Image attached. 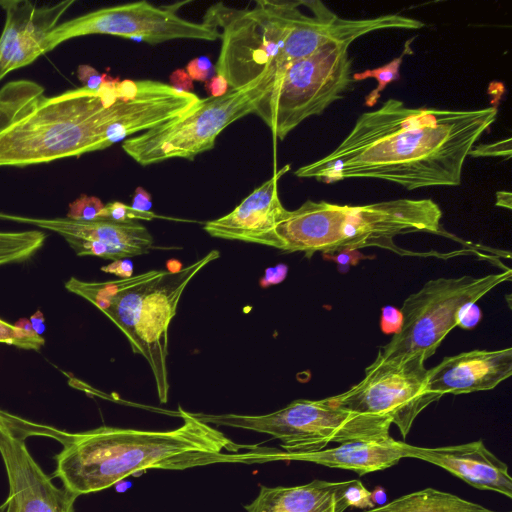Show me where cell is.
I'll use <instances>...</instances> for the list:
<instances>
[{"instance_id":"obj_1","label":"cell","mask_w":512,"mask_h":512,"mask_svg":"<svg viewBox=\"0 0 512 512\" xmlns=\"http://www.w3.org/2000/svg\"><path fill=\"white\" fill-rule=\"evenodd\" d=\"M498 109L411 108L398 99L362 113L329 154L295 176L331 184L350 178L392 182L408 190L457 186L464 162Z\"/></svg>"},{"instance_id":"obj_2","label":"cell","mask_w":512,"mask_h":512,"mask_svg":"<svg viewBox=\"0 0 512 512\" xmlns=\"http://www.w3.org/2000/svg\"><path fill=\"white\" fill-rule=\"evenodd\" d=\"M181 426L165 431L101 426L63 431L53 477L76 496L105 490L147 469L185 470L218 463L249 464L251 451L179 406Z\"/></svg>"},{"instance_id":"obj_3","label":"cell","mask_w":512,"mask_h":512,"mask_svg":"<svg viewBox=\"0 0 512 512\" xmlns=\"http://www.w3.org/2000/svg\"><path fill=\"white\" fill-rule=\"evenodd\" d=\"M118 78L107 74L101 87L69 89L47 96L30 80L0 89V167H26L108 148V129L136 111L143 96L117 99Z\"/></svg>"},{"instance_id":"obj_4","label":"cell","mask_w":512,"mask_h":512,"mask_svg":"<svg viewBox=\"0 0 512 512\" xmlns=\"http://www.w3.org/2000/svg\"><path fill=\"white\" fill-rule=\"evenodd\" d=\"M219 257V251L212 250L177 271L150 270L106 282H86L71 277L65 282L69 292L99 309L125 335L132 351L145 358L162 404L167 403L170 388L167 370L169 326L190 281Z\"/></svg>"},{"instance_id":"obj_5","label":"cell","mask_w":512,"mask_h":512,"mask_svg":"<svg viewBox=\"0 0 512 512\" xmlns=\"http://www.w3.org/2000/svg\"><path fill=\"white\" fill-rule=\"evenodd\" d=\"M442 211L431 199H395L365 205L305 201L287 210L276 232L282 251L333 254L377 246L392 248L393 239L414 232L438 233Z\"/></svg>"},{"instance_id":"obj_6","label":"cell","mask_w":512,"mask_h":512,"mask_svg":"<svg viewBox=\"0 0 512 512\" xmlns=\"http://www.w3.org/2000/svg\"><path fill=\"white\" fill-rule=\"evenodd\" d=\"M301 1L258 0L249 8L216 3L203 21L221 40L215 73L230 89H239L264 77L301 16Z\"/></svg>"},{"instance_id":"obj_7","label":"cell","mask_w":512,"mask_h":512,"mask_svg":"<svg viewBox=\"0 0 512 512\" xmlns=\"http://www.w3.org/2000/svg\"><path fill=\"white\" fill-rule=\"evenodd\" d=\"M199 420L270 435L286 453H307L330 443L381 439L390 436V419L359 414L330 401L297 399L274 412L262 415L193 413Z\"/></svg>"},{"instance_id":"obj_8","label":"cell","mask_w":512,"mask_h":512,"mask_svg":"<svg viewBox=\"0 0 512 512\" xmlns=\"http://www.w3.org/2000/svg\"><path fill=\"white\" fill-rule=\"evenodd\" d=\"M272 84L270 70L257 81L230 89L221 97L200 99L185 114L125 139L122 149L142 166L174 158L192 160L212 149L217 137L229 125L255 113Z\"/></svg>"},{"instance_id":"obj_9","label":"cell","mask_w":512,"mask_h":512,"mask_svg":"<svg viewBox=\"0 0 512 512\" xmlns=\"http://www.w3.org/2000/svg\"><path fill=\"white\" fill-rule=\"evenodd\" d=\"M349 46L331 41L292 63L273 81L255 114L271 130L274 142L342 98L353 82Z\"/></svg>"},{"instance_id":"obj_10","label":"cell","mask_w":512,"mask_h":512,"mask_svg":"<svg viewBox=\"0 0 512 512\" xmlns=\"http://www.w3.org/2000/svg\"><path fill=\"white\" fill-rule=\"evenodd\" d=\"M506 269L481 277H439L426 282L409 295L400 308L403 322L400 331L382 346L376 358L404 360L430 358L449 332L457 327L461 308L476 303L498 285L509 281Z\"/></svg>"},{"instance_id":"obj_11","label":"cell","mask_w":512,"mask_h":512,"mask_svg":"<svg viewBox=\"0 0 512 512\" xmlns=\"http://www.w3.org/2000/svg\"><path fill=\"white\" fill-rule=\"evenodd\" d=\"M185 2L155 6L147 1L100 8L58 23L45 37L42 54L61 43L86 35H112L130 40L159 44L171 40L189 39L215 41L218 31L204 22L182 18L178 10Z\"/></svg>"},{"instance_id":"obj_12","label":"cell","mask_w":512,"mask_h":512,"mask_svg":"<svg viewBox=\"0 0 512 512\" xmlns=\"http://www.w3.org/2000/svg\"><path fill=\"white\" fill-rule=\"evenodd\" d=\"M424 363L419 357L375 358L365 368L362 380L329 399L351 412L390 419L405 439L417 416L441 398L427 388Z\"/></svg>"},{"instance_id":"obj_13","label":"cell","mask_w":512,"mask_h":512,"mask_svg":"<svg viewBox=\"0 0 512 512\" xmlns=\"http://www.w3.org/2000/svg\"><path fill=\"white\" fill-rule=\"evenodd\" d=\"M48 433L49 426L10 413L0 416V455L9 483L5 512H73L78 496L53 484L25 442L29 435Z\"/></svg>"},{"instance_id":"obj_14","label":"cell","mask_w":512,"mask_h":512,"mask_svg":"<svg viewBox=\"0 0 512 512\" xmlns=\"http://www.w3.org/2000/svg\"><path fill=\"white\" fill-rule=\"evenodd\" d=\"M0 220L31 225L57 233L78 256H96L117 261L149 253L154 240L138 221L116 222L98 218L80 221L65 218H37L0 211Z\"/></svg>"},{"instance_id":"obj_15","label":"cell","mask_w":512,"mask_h":512,"mask_svg":"<svg viewBox=\"0 0 512 512\" xmlns=\"http://www.w3.org/2000/svg\"><path fill=\"white\" fill-rule=\"evenodd\" d=\"M74 4L75 0L41 6L28 0H0L5 12L0 35V81L43 56L41 46L45 37Z\"/></svg>"},{"instance_id":"obj_16","label":"cell","mask_w":512,"mask_h":512,"mask_svg":"<svg viewBox=\"0 0 512 512\" xmlns=\"http://www.w3.org/2000/svg\"><path fill=\"white\" fill-rule=\"evenodd\" d=\"M290 170L286 165L255 188L228 214L207 221L204 231L214 238L259 244L282 250L276 229L287 209L282 205L278 182Z\"/></svg>"},{"instance_id":"obj_17","label":"cell","mask_w":512,"mask_h":512,"mask_svg":"<svg viewBox=\"0 0 512 512\" xmlns=\"http://www.w3.org/2000/svg\"><path fill=\"white\" fill-rule=\"evenodd\" d=\"M405 458L420 459L443 468L472 487L512 497L508 466L482 440L458 445L420 447L402 441Z\"/></svg>"},{"instance_id":"obj_18","label":"cell","mask_w":512,"mask_h":512,"mask_svg":"<svg viewBox=\"0 0 512 512\" xmlns=\"http://www.w3.org/2000/svg\"><path fill=\"white\" fill-rule=\"evenodd\" d=\"M512 374V348L475 349L447 356L427 371V388L439 396L496 388Z\"/></svg>"},{"instance_id":"obj_19","label":"cell","mask_w":512,"mask_h":512,"mask_svg":"<svg viewBox=\"0 0 512 512\" xmlns=\"http://www.w3.org/2000/svg\"><path fill=\"white\" fill-rule=\"evenodd\" d=\"M405 458L402 441L391 436L339 444L335 448L307 453H286L259 447L254 463L275 460L304 461L331 468L351 470L359 475L385 470Z\"/></svg>"},{"instance_id":"obj_20","label":"cell","mask_w":512,"mask_h":512,"mask_svg":"<svg viewBox=\"0 0 512 512\" xmlns=\"http://www.w3.org/2000/svg\"><path fill=\"white\" fill-rule=\"evenodd\" d=\"M351 480H313L296 486H260L246 512H345L350 504L346 491Z\"/></svg>"},{"instance_id":"obj_21","label":"cell","mask_w":512,"mask_h":512,"mask_svg":"<svg viewBox=\"0 0 512 512\" xmlns=\"http://www.w3.org/2000/svg\"><path fill=\"white\" fill-rule=\"evenodd\" d=\"M363 512H496L455 494L425 488Z\"/></svg>"},{"instance_id":"obj_22","label":"cell","mask_w":512,"mask_h":512,"mask_svg":"<svg viewBox=\"0 0 512 512\" xmlns=\"http://www.w3.org/2000/svg\"><path fill=\"white\" fill-rule=\"evenodd\" d=\"M45 240L46 234L40 229L0 231V266L28 261Z\"/></svg>"},{"instance_id":"obj_23","label":"cell","mask_w":512,"mask_h":512,"mask_svg":"<svg viewBox=\"0 0 512 512\" xmlns=\"http://www.w3.org/2000/svg\"><path fill=\"white\" fill-rule=\"evenodd\" d=\"M408 50L409 47H405L404 51L400 56L392 59L390 62L381 67L367 69L362 72L354 73L352 75L353 81H362L369 78H374L378 83L376 88L365 97L366 106H375L381 97V92L386 88V86L389 83L396 81L400 78L399 70L403 61V56L406 54Z\"/></svg>"},{"instance_id":"obj_24","label":"cell","mask_w":512,"mask_h":512,"mask_svg":"<svg viewBox=\"0 0 512 512\" xmlns=\"http://www.w3.org/2000/svg\"><path fill=\"white\" fill-rule=\"evenodd\" d=\"M0 343L26 350H40L45 340L43 336L30 335L0 318Z\"/></svg>"},{"instance_id":"obj_25","label":"cell","mask_w":512,"mask_h":512,"mask_svg":"<svg viewBox=\"0 0 512 512\" xmlns=\"http://www.w3.org/2000/svg\"><path fill=\"white\" fill-rule=\"evenodd\" d=\"M158 216L150 212H142L131 207V205L124 204L119 201L108 202L104 205L99 218L109 219L116 222H130L145 220L150 221Z\"/></svg>"},{"instance_id":"obj_26","label":"cell","mask_w":512,"mask_h":512,"mask_svg":"<svg viewBox=\"0 0 512 512\" xmlns=\"http://www.w3.org/2000/svg\"><path fill=\"white\" fill-rule=\"evenodd\" d=\"M104 205L98 197L82 194L69 204L66 217L80 221L96 220L99 218Z\"/></svg>"},{"instance_id":"obj_27","label":"cell","mask_w":512,"mask_h":512,"mask_svg":"<svg viewBox=\"0 0 512 512\" xmlns=\"http://www.w3.org/2000/svg\"><path fill=\"white\" fill-rule=\"evenodd\" d=\"M346 497L350 507L362 509H371L375 507L372 492H370L360 480H351L346 491Z\"/></svg>"},{"instance_id":"obj_28","label":"cell","mask_w":512,"mask_h":512,"mask_svg":"<svg viewBox=\"0 0 512 512\" xmlns=\"http://www.w3.org/2000/svg\"><path fill=\"white\" fill-rule=\"evenodd\" d=\"M512 155L511 138L500 140L491 144L474 145L469 152L473 157H504L510 159Z\"/></svg>"},{"instance_id":"obj_29","label":"cell","mask_w":512,"mask_h":512,"mask_svg":"<svg viewBox=\"0 0 512 512\" xmlns=\"http://www.w3.org/2000/svg\"><path fill=\"white\" fill-rule=\"evenodd\" d=\"M401 310L394 306H384L381 309L380 329L385 334H397L402 326Z\"/></svg>"},{"instance_id":"obj_30","label":"cell","mask_w":512,"mask_h":512,"mask_svg":"<svg viewBox=\"0 0 512 512\" xmlns=\"http://www.w3.org/2000/svg\"><path fill=\"white\" fill-rule=\"evenodd\" d=\"M186 72L193 81H207L213 73H215V67L208 57L200 56L192 59L186 66Z\"/></svg>"},{"instance_id":"obj_31","label":"cell","mask_w":512,"mask_h":512,"mask_svg":"<svg viewBox=\"0 0 512 512\" xmlns=\"http://www.w3.org/2000/svg\"><path fill=\"white\" fill-rule=\"evenodd\" d=\"M76 74L83 87L93 91L101 87L105 76L88 64L79 65Z\"/></svg>"},{"instance_id":"obj_32","label":"cell","mask_w":512,"mask_h":512,"mask_svg":"<svg viewBox=\"0 0 512 512\" xmlns=\"http://www.w3.org/2000/svg\"><path fill=\"white\" fill-rule=\"evenodd\" d=\"M482 318V311L476 303H468L464 305L458 316L457 326L462 329L474 328Z\"/></svg>"},{"instance_id":"obj_33","label":"cell","mask_w":512,"mask_h":512,"mask_svg":"<svg viewBox=\"0 0 512 512\" xmlns=\"http://www.w3.org/2000/svg\"><path fill=\"white\" fill-rule=\"evenodd\" d=\"M327 259H333L341 272H346L351 265H356L361 258H366L357 250H343L335 255L325 254Z\"/></svg>"},{"instance_id":"obj_34","label":"cell","mask_w":512,"mask_h":512,"mask_svg":"<svg viewBox=\"0 0 512 512\" xmlns=\"http://www.w3.org/2000/svg\"><path fill=\"white\" fill-rule=\"evenodd\" d=\"M170 86L174 89L186 92L193 93L194 85L193 80L190 78L185 69H176L169 76Z\"/></svg>"},{"instance_id":"obj_35","label":"cell","mask_w":512,"mask_h":512,"mask_svg":"<svg viewBox=\"0 0 512 512\" xmlns=\"http://www.w3.org/2000/svg\"><path fill=\"white\" fill-rule=\"evenodd\" d=\"M101 270L106 273L114 274L120 277V279L129 278L133 274V264L128 259H121L102 266Z\"/></svg>"},{"instance_id":"obj_36","label":"cell","mask_w":512,"mask_h":512,"mask_svg":"<svg viewBox=\"0 0 512 512\" xmlns=\"http://www.w3.org/2000/svg\"><path fill=\"white\" fill-rule=\"evenodd\" d=\"M205 87L209 97L213 98L221 97L230 90L227 80L218 74H215L209 80H207Z\"/></svg>"},{"instance_id":"obj_37","label":"cell","mask_w":512,"mask_h":512,"mask_svg":"<svg viewBox=\"0 0 512 512\" xmlns=\"http://www.w3.org/2000/svg\"><path fill=\"white\" fill-rule=\"evenodd\" d=\"M131 207L142 212H150L152 208L150 193L143 187H137L133 195Z\"/></svg>"},{"instance_id":"obj_38","label":"cell","mask_w":512,"mask_h":512,"mask_svg":"<svg viewBox=\"0 0 512 512\" xmlns=\"http://www.w3.org/2000/svg\"><path fill=\"white\" fill-rule=\"evenodd\" d=\"M29 320L31 322L34 332L37 335L42 336V334L45 332L46 325L44 315L41 312V310L38 309L34 314L30 316Z\"/></svg>"},{"instance_id":"obj_39","label":"cell","mask_w":512,"mask_h":512,"mask_svg":"<svg viewBox=\"0 0 512 512\" xmlns=\"http://www.w3.org/2000/svg\"><path fill=\"white\" fill-rule=\"evenodd\" d=\"M511 193L507 191H498L496 193V205L511 209Z\"/></svg>"},{"instance_id":"obj_40","label":"cell","mask_w":512,"mask_h":512,"mask_svg":"<svg viewBox=\"0 0 512 512\" xmlns=\"http://www.w3.org/2000/svg\"><path fill=\"white\" fill-rule=\"evenodd\" d=\"M14 326L23 330L24 332H26L27 334H30V335H37L33 328H32V325H31V322L29 319H26V318H21L19 319L18 321H16L14 323Z\"/></svg>"}]
</instances>
